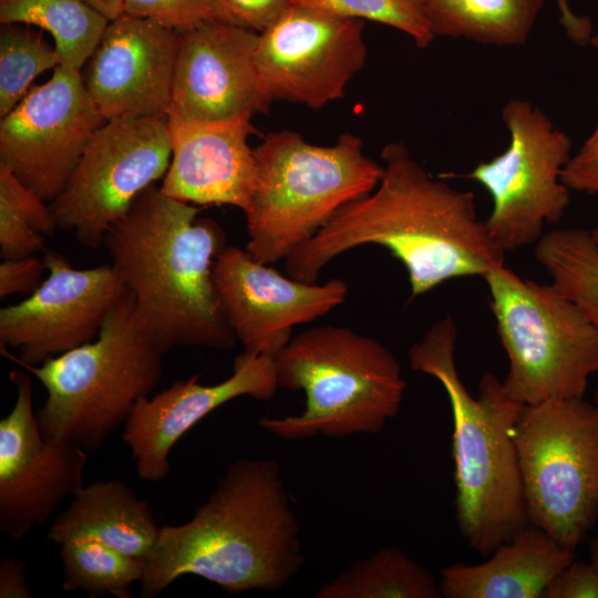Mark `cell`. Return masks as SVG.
<instances>
[{
    "label": "cell",
    "instance_id": "obj_35",
    "mask_svg": "<svg viewBox=\"0 0 598 598\" xmlns=\"http://www.w3.org/2000/svg\"><path fill=\"white\" fill-rule=\"evenodd\" d=\"M45 265L37 256L3 259L0 264V298L11 295L30 296L42 283Z\"/></svg>",
    "mask_w": 598,
    "mask_h": 598
},
{
    "label": "cell",
    "instance_id": "obj_24",
    "mask_svg": "<svg viewBox=\"0 0 598 598\" xmlns=\"http://www.w3.org/2000/svg\"><path fill=\"white\" fill-rule=\"evenodd\" d=\"M0 22L49 32L60 65L81 71L110 20L84 0H0Z\"/></svg>",
    "mask_w": 598,
    "mask_h": 598
},
{
    "label": "cell",
    "instance_id": "obj_8",
    "mask_svg": "<svg viewBox=\"0 0 598 598\" xmlns=\"http://www.w3.org/2000/svg\"><path fill=\"white\" fill-rule=\"evenodd\" d=\"M509 367L506 392L524 405L582 399L598 373V329L551 282L520 277L504 264L483 277Z\"/></svg>",
    "mask_w": 598,
    "mask_h": 598
},
{
    "label": "cell",
    "instance_id": "obj_12",
    "mask_svg": "<svg viewBox=\"0 0 598 598\" xmlns=\"http://www.w3.org/2000/svg\"><path fill=\"white\" fill-rule=\"evenodd\" d=\"M104 120L89 97L81 71L65 65L34 85L0 120V165L47 203L64 188Z\"/></svg>",
    "mask_w": 598,
    "mask_h": 598
},
{
    "label": "cell",
    "instance_id": "obj_6",
    "mask_svg": "<svg viewBox=\"0 0 598 598\" xmlns=\"http://www.w3.org/2000/svg\"><path fill=\"white\" fill-rule=\"evenodd\" d=\"M254 154L257 179L245 213L246 250L266 265L286 259L340 208L370 194L383 175L352 133L321 146L293 131L272 132Z\"/></svg>",
    "mask_w": 598,
    "mask_h": 598
},
{
    "label": "cell",
    "instance_id": "obj_36",
    "mask_svg": "<svg viewBox=\"0 0 598 598\" xmlns=\"http://www.w3.org/2000/svg\"><path fill=\"white\" fill-rule=\"evenodd\" d=\"M561 181L569 190L598 194V146L582 145L564 167Z\"/></svg>",
    "mask_w": 598,
    "mask_h": 598
},
{
    "label": "cell",
    "instance_id": "obj_39",
    "mask_svg": "<svg viewBox=\"0 0 598 598\" xmlns=\"http://www.w3.org/2000/svg\"><path fill=\"white\" fill-rule=\"evenodd\" d=\"M110 21L124 13V0H84Z\"/></svg>",
    "mask_w": 598,
    "mask_h": 598
},
{
    "label": "cell",
    "instance_id": "obj_10",
    "mask_svg": "<svg viewBox=\"0 0 598 598\" xmlns=\"http://www.w3.org/2000/svg\"><path fill=\"white\" fill-rule=\"evenodd\" d=\"M509 133L507 148L463 175L492 197L485 225L504 251L536 244L546 225L564 216L569 188L561 172L571 157L570 137L527 100H509L502 110Z\"/></svg>",
    "mask_w": 598,
    "mask_h": 598
},
{
    "label": "cell",
    "instance_id": "obj_38",
    "mask_svg": "<svg viewBox=\"0 0 598 598\" xmlns=\"http://www.w3.org/2000/svg\"><path fill=\"white\" fill-rule=\"evenodd\" d=\"M558 7L561 12V24L567 30L568 35H577L585 30L587 19L576 16L570 10L567 0H558Z\"/></svg>",
    "mask_w": 598,
    "mask_h": 598
},
{
    "label": "cell",
    "instance_id": "obj_15",
    "mask_svg": "<svg viewBox=\"0 0 598 598\" xmlns=\"http://www.w3.org/2000/svg\"><path fill=\"white\" fill-rule=\"evenodd\" d=\"M9 377L17 398L0 421V530L18 540L44 525L69 495L84 486L89 453L45 440L33 410L31 379L19 370Z\"/></svg>",
    "mask_w": 598,
    "mask_h": 598
},
{
    "label": "cell",
    "instance_id": "obj_42",
    "mask_svg": "<svg viewBox=\"0 0 598 598\" xmlns=\"http://www.w3.org/2000/svg\"><path fill=\"white\" fill-rule=\"evenodd\" d=\"M590 235H591V238L594 239L595 244L598 247V224L596 225V227L592 230H590Z\"/></svg>",
    "mask_w": 598,
    "mask_h": 598
},
{
    "label": "cell",
    "instance_id": "obj_28",
    "mask_svg": "<svg viewBox=\"0 0 598 598\" xmlns=\"http://www.w3.org/2000/svg\"><path fill=\"white\" fill-rule=\"evenodd\" d=\"M60 65L54 47L29 25L3 23L0 29V117L30 91L33 80Z\"/></svg>",
    "mask_w": 598,
    "mask_h": 598
},
{
    "label": "cell",
    "instance_id": "obj_11",
    "mask_svg": "<svg viewBox=\"0 0 598 598\" xmlns=\"http://www.w3.org/2000/svg\"><path fill=\"white\" fill-rule=\"evenodd\" d=\"M171 157L167 115L104 122L50 203L58 229L100 247L137 196L164 178Z\"/></svg>",
    "mask_w": 598,
    "mask_h": 598
},
{
    "label": "cell",
    "instance_id": "obj_9",
    "mask_svg": "<svg viewBox=\"0 0 598 598\" xmlns=\"http://www.w3.org/2000/svg\"><path fill=\"white\" fill-rule=\"evenodd\" d=\"M514 439L529 524L575 551L598 519V410L582 399L525 405Z\"/></svg>",
    "mask_w": 598,
    "mask_h": 598
},
{
    "label": "cell",
    "instance_id": "obj_40",
    "mask_svg": "<svg viewBox=\"0 0 598 598\" xmlns=\"http://www.w3.org/2000/svg\"><path fill=\"white\" fill-rule=\"evenodd\" d=\"M590 561L598 567V534L591 539L589 545Z\"/></svg>",
    "mask_w": 598,
    "mask_h": 598
},
{
    "label": "cell",
    "instance_id": "obj_43",
    "mask_svg": "<svg viewBox=\"0 0 598 598\" xmlns=\"http://www.w3.org/2000/svg\"><path fill=\"white\" fill-rule=\"evenodd\" d=\"M589 43L595 48V50L598 52V34H595L590 38Z\"/></svg>",
    "mask_w": 598,
    "mask_h": 598
},
{
    "label": "cell",
    "instance_id": "obj_18",
    "mask_svg": "<svg viewBox=\"0 0 598 598\" xmlns=\"http://www.w3.org/2000/svg\"><path fill=\"white\" fill-rule=\"evenodd\" d=\"M259 33L205 20L181 32L172 109L198 122L268 113L274 102L257 69Z\"/></svg>",
    "mask_w": 598,
    "mask_h": 598
},
{
    "label": "cell",
    "instance_id": "obj_7",
    "mask_svg": "<svg viewBox=\"0 0 598 598\" xmlns=\"http://www.w3.org/2000/svg\"><path fill=\"white\" fill-rule=\"evenodd\" d=\"M163 355L140 329L126 292L93 341L40 365L20 364L47 390L37 411L42 436L97 451L157 386Z\"/></svg>",
    "mask_w": 598,
    "mask_h": 598
},
{
    "label": "cell",
    "instance_id": "obj_34",
    "mask_svg": "<svg viewBox=\"0 0 598 598\" xmlns=\"http://www.w3.org/2000/svg\"><path fill=\"white\" fill-rule=\"evenodd\" d=\"M543 598H598V567L574 559L553 578Z\"/></svg>",
    "mask_w": 598,
    "mask_h": 598
},
{
    "label": "cell",
    "instance_id": "obj_27",
    "mask_svg": "<svg viewBox=\"0 0 598 598\" xmlns=\"http://www.w3.org/2000/svg\"><path fill=\"white\" fill-rule=\"evenodd\" d=\"M64 590L81 589L90 597L132 598L141 581L143 563L100 542L76 539L60 545Z\"/></svg>",
    "mask_w": 598,
    "mask_h": 598
},
{
    "label": "cell",
    "instance_id": "obj_37",
    "mask_svg": "<svg viewBox=\"0 0 598 598\" xmlns=\"http://www.w3.org/2000/svg\"><path fill=\"white\" fill-rule=\"evenodd\" d=\"M24 565L13 557H2L0 563V598L32 597L24 574Z\"/></svg>",
    "mask_w": 598,
    "mask_h": 598
},
{
    "label": "cell",
    "instance_id": "obj_5",
    "mask_svg": "<svg viewBox=\"0 0 598 598\" xmlns=\"http://www.w3.org/2000/svg\"><path fill=\"white\" fill-rule=\"evenodd\" d=\"M278 388L303 391L299 415L261 417L285 440L379 433L400 411L406 382L394 354L347 327L310 328L275 358Z\"/></svg>",
    "mask_w": 598,
    "mask_h": 598
},
{
    "label": "cell",
    "instance_id": "obj_22",
    "mask_svg": "<svg viewBox=\"0 0 598 598\" xmlns=\"http://www.w3.org/2000/svg\"><path fill=\"white\" fill-rule=\"evenodd\" d=\"M159 533L148 504L124 482L110 480L95 481L76 492L51 524L47 538L59 545L96 540L143 563Z\"/></svg>",
    "mask_w": 598,
    "mask_h": 598
},
{
    "label": "cell",
    "instance_id": "obj_30",
    "mask_svg": "<svg viewBox=\"0 0 598 598\" xmlns=\"http://www.w3.org/2000/svg\"><path fill=\"white\" fill-rule=\"evenodd\" d=\"M215 0H124V13L183 32L210 19Z\"/></svg>",
    "mask_w": 598,
    "mask_h": 598
},
{
    "label": "cell",
    "instance_id": "obj_2",
    "mask_svg": "<svg viewBox=\"0 0 598 598\" xmlns=\"http://www.w3.org/2000/svg\"><path fill=\"white\" fill-rule=\"evenodd\" d=\"M305 561L299 523L278 462L240 458L228 465L190 520L161 527L143 560L141 596L156 597L185 575L229 594L279 590Z\"/></svg>",
    "mask_w": 598,
    "mask_h": 598
},
{
    "label": "cell",
    "instance_id": "obj_23",
    "mask_svg": "<svg viewBox=\"0 0 598 598\" xmlns=\"http://www.w3.org/2000/svg\"><path fill=\"white\" fill-rule=\"evenodd\" d=\"M545 0H427L435 37L466 39L496 47L527 42Z\"/></svg>",
    "mask_w": 598,
    "mask_h": 598
},
{
    "label": "cell",
    "instance_id": "obj_14",
    "mask_svg": "<svg viewBox=\"0 0 598 598\" xmlns=\"http://www.w3.org/2000/svg\"><path fill=\"white\" fill-rule=\"evenodd\" d=\"M49 276L22 301L1 308L0 342L18 351L19 364L40 365L93 341L126 287L112 267L74 268L60 252L45 249Z\"/></svg>",
    "mask_w": 598,
    "mask_h": 598
},
{
    "label": "cell",
    "instance_id": "obj_19",
    "mask_svg": "<svg viewBox=\"0 0 598 598\" xmlns=\"http://www.w3.org/2000/svg\"><path fill=\"white\" fill-rule=\"evenodd\" d=\"M233 370L229 378L214 385L202 384L198 374L177 380L136 403L124 424L123 440L141 480H165L172 447L212 411L243 395L269 400L278 388L271 357L244 351L235 358Z\"/></svg>",
    "mask_w": 598,
    "mask_h": 598
},
{
    "label": "cell",
    "instance_id": "obj_29",
    "mask_svg": "<svg viewBox=\"0 0 598 598\" xmlns=\"http://www.w3.org/2000/svg\"><path fill=\"white\" fill-rule=\"evenodd\" d=\"M427 0H292L295 6L310 7L344 18L369 20L408 34L421 48L436 38L426 16Z\"/></svg>",
    "mask_w": 598,
    "mask_h": 598
},
{
    "label": "cell",
    "instance_id": "obj_25",
    "mask_svg": "<svg viewBox=\"0 0 598 598\" xmlns=\"http://www.w3.org/2000/svg\"><path fill=\"white\" fill-rule=\"evenodd\" d=\"M316 598H441L440 584L400 548L384 547L322 585Z\"/></svg>",
    "mask_w": 598,
    "mask_h": 598
},
{
    "label": "cell",
    "instance_id": "obj_17",
    "mask_svg": "<svg viewBox=\"0 0 598 598\" xmlns=\"http://www.w3.org/2000/svg\"><path fill=\"white\" fill-rule=\"evenodd\" d=\"M181 32L123 13L109 22L81 72L106 121L167 115Z\"/></svg>",
    "mask_w": 598,
    "mask_h": 598
},
{
    "label": "cell",
    "instance_id": "obj_31",
    "mask_svg": "<svg viewBox=\"0 0 598 598\" xmlns=\"http://www.w3.org/2000/svg\"><path fill=\"white\" fill-rule=\"evenodd\" d=\"M291 6L292 0H215L210 19L261 33Z\"/></svg>",
    "mask_w": 598,
    "mask_h": 598
},
{
    "label": "cell",
    "instance_id": "obj_1",
    "mask_svg": "<svg viewBox=\"0 0 598 598\" xmlns=\"http://www.w3.org/2000/svg\"><path fill=\"white\" fill-rule=\"evenodd\" d=\"M381 157L378 186L340 208L286 257L289 277L316 283L339 255L378 245L405 268L413 299L451 279L483 277L504 264L505 252L478 219L472 192L433 178L402 142L386 144Z\"/></svg>",
    "mask_w": 598,
    "mask_h": 598
},
{
    "label": "cell",
    "instance_id": "obj_21",
    "mask_svg": "<svg viewBox=\"0 0 598 598\" xmlns=\"http://www.w3.org/2000/svg\"><path fill=\"white\" fill-rule=\"evenodd\" d=\"M574 559L575 551L528 524L486 561L445 567L440 589L446 598H543L548 584Z\"/></svg>",
    "mask_w": 598,
    "mask_h": 598
},
{
    "label": "cell",
    "instance_id": "obj_4",
    "mask_svg": "<svg viewBox=\"0 0 598 598\" xmlns=\"http://www.w3.org/2000/svg\"><path fill=\"white\" fill-rule=\"evenodd\" d=\"M456 334L453 318H443L411 347L409 361L412 370L435 378L447 394L456 522L467 545L487 556L529 524L514 439L525 405L493 373L481 379L477 396L467 391L455 364Z\"/></svg>",
    "mask_w": 598,
    "mask_h": 598
},
{
    "label": "cell",
    "instance_id": "obj_26",
    "mask_svg": "<svg viewBox=\"0 0 598 598\" xmlns=\"http://www.w3.org/2000/svg\"><path fill=\"white\" fill-rule=\"evenodd\" d=\"M535 245V257L551 283L598 329V247L590 231L558 228L544 234Z\"/></svg>",
    "mask_w": 598,
    "mask_h": 598
},
{
    "label": "cell",
    "instance_id": "obj_33",
    "mask_svg": "<svg viewBox=\"0 0 598 598\" xmlns=\"http://www.w3.org/2000/svg\"><path fill=\"white\" fill-rule=\"evenodd\" d=\"M44 238L11 205L0 199V256L2 259L32 256L44 248Z\"/></svg>",
    "mask_w": 598,
    "mask_h": 598
},
{
    "label": "cell",
    "instance_id": "obj_20",
    "mask_svg": "<svg viewBox=\"0 0 598 598\" xmlns=\"http://www.w3.org/2000/svg\"><path fill=\"white\" fill-rule=\"evenodd\" d=\"M172 157L159 189L198 205H230L246 213L257 179L248 136L250 118L198 122L174 109L167 112Z\"/></svg>",
    "mask_w": 598,
    "mask_h": 598
},
{
    "label": "cell",
    "instance_id": "obj_16",
    "mask_svg": "<svg viewBox=\"0 0 598 598\" xmlns=\"http://www.w3.org/2000/svg\"><path fill=\"white\" fill-rule=\"evenodd\" d=\"M223 309L244 351L276 358L295 326L311 322L341 305L348 286L296 280L256 260L246 249L226 246L214 264Z\"/></svg>",
    "mask_w": 598,
    "mask_h": 598
},
{
    "label": "cell",
    "instance_id": "obj_44",
    "mask_svg": "<svg viewBox=\"0 0 598 598\" xmlns=\"http://www.w3.org/2000/svg\"><path fill=\"white\" fill-rule=\"evenodd\" d=\"M594 404L596 405V408H597V410H598V391H597V393H596Z\"/></svg>",
    "mask_w": 598,
    "mask_h": 598
},
{
    "label": "cell",
    "instance_id": "obj_13",
    "mask_svg": "<svg viewBox=\"0 0 598 598\" xmlns=\"http://www.w3.org/2000/svg\"><path fill=\"white\" fill-rule=\"evenodd\" d=\"M364 21L292 4L259 33L256 63L272 101L320 109L344 96L364 65Z\"/></svg>",
    "mask_w": 598,
    "mask_h": 598
},
{
    "label": "cell",
    "instance_id": "obj_3",
    "mask_svg": "<svg viewBox=\"0 0 598 598\" xmlns=\"http://www.w3.org/2000/svg\"><path fill=\"white\" fill-rule=\"evenodd\" d=\"M198 214L152 185L104 239L140 329L163 354L178 347L229 350L238 341L214 280L226 235Z\"/></svg>",
    "mask_w": 598,
    "mask_h": 598
},
{
    "label": "cell",
    "instance_id": "obj_41",
    "mask_svg": "<svg viewBox=\"0 0 598 598\" xmlns=\"http://www.w3.org/2000/svg\"><path fill=\"white\" fill-rule=\"evenodd\" d=\"M584 145H586V146H598V123H597L594 132L590 134V136L584 143Z\"/></svg>",
    "mask_w": 598,
    "mask_h": 598
},
{
    "label": "cell",
    "instance_id": "obj_32",
    "mask_svg": "<svg viewBox=\"0 0 598 598\" xmlns=\"http://www.w3.org/2000/svg\"><path fill=\"white\" fill-rule=\"evenodd\" d=\"M0 199L11 205L44 237L58 229L50 204L25 186L10 169L0 165Z\"/></svg>",
    "mask_w": 598,
    "mask_h": 598
}]
</instances>
